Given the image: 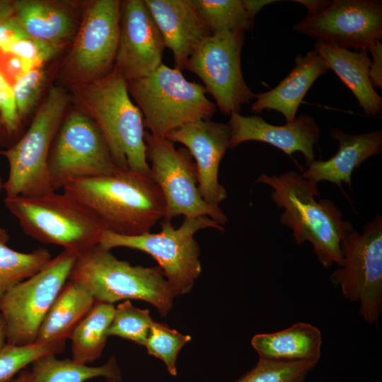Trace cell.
Segmentation results:
<instances>
[{
    "label": "cell",
    "mask_w": 382,
    "mask_h": 382,
    "mask_svg": "<svg viewBox=\"0 0 382 382\" xmlns=\"http://www.w3.org/2000/svg\"><path fill=\"white\" fill-rule=\"evenodd\" d=\"M62 190L88 208L106 230L120 235L149 232L165 216L163 195L151 174L129 168L74 179Z\"/></svg>",
    "instance_id": "obj_1"
},
{
    "label": "cell",
    "mask_w": 382,
    "mask_h": 382,
    "mask_svg": "<svg viewBox=\"0 0 382 382\" xmlns=\"http://www.w3.org/2000/svg\"><path fill=\"white\" fill-rule=\"evenodd\" d=\"M256 182L271 187V199L284 209L279 222L291 230L297 244L309 242L325 268L342 265V243L354 229L332 200L316 199L320 196L318 183L294 170L279 175L262 173Z\"/></svg>",
    "instance_id": "obj_2"
},
{
    "label": "cell",
    "mask_w": 382,
    "mask_h": 382,
    "mask_svg": "<svg viewBox=\"0 0 382 382\" xmlns=\"http://www.w3.org/2000/svg\"><path fill=\"white\" fill-rule=\"evenodd\" d=\"M72 91L79 110L100 129L117 166L151 174L143 115L131 100L127 81L117 69L114 66L104 76Z\"/></svg>",
    "instance_id": "obj_3"
},
{
    "label": "cell",
    "mask_w": 382,
    "mask_h": 382,
    "mask_svg": "<svg viewBox=\"0 0 382 382\" xmlns=\"http://www.w3.org/2000/svg\"><path fill=\"white\" fill-rule=\"evenodd\" d=\"M4 202L26 235L77 257L98 245L106 230L88 208L64 192L5 197Z\"/></svg>",
    "instance_id": "obj_4"
},
{
    "label": "cell",
    "mask_w": 382,
    "mask_h": 382,
    "mask_svg": "<svg viewBox=\"0 0 382 382\" xmlns=\"http://www.w3.org/2000/svg\"><path fill=\"white\" fill-rule=\"evenodd\" d=\"M69 279L82 284L96 301L113 304L142 300L156 307L161 316L170 312L176 296L158 266L132 265L99 244L77 257Z\"/></svg>",
    "instance_id": "obj_5"
},
{
    "label": "cell",
    "mask_w": 382,
    "mask_h": 382,
    "mask_svg": "<svg viewBox=\"0 0 382 382\" xmlns=\"http://www.w3.org/2000/svg\"><path fill=\"white\" fill-rule=\"evenodd\" d=\"M127 86L144 117V127L158 137L165 138L186 124L210 119L216 112L204 86L187 81L181 71L164 64L146 77L127 81Z\"/></svg>",
    "instance_id": "obj_6"
},
{
    "label": "cell",
    "mask_w": 382,
    "mask_h": 382,
    "mask_svg": "<svg viewBox=\"0 0 382 382\" xmlns=\"http://www.w3.org/2000/svg\"><path fill=\"white\" fill-rule=\"evenodd\" d=\"M69 99L62 88L52 87L25 134L16 144L0 151L9 167L3 185L6 197H32L55 192L50 183L48 159Z\"/></svg>",
    "instance_id": "obj_7"
},
{
    "label": "cell",
    "mask_w": 382,
    "mask_h": 382,
    "mask_svg": "<svg viewBox=\"0 0 382 382\" xmlns=\"http://www.w3.org/2000/svg\"><path fill=\"white\" fill-rule=\"evenodd\" d=\"M224 228L205 216L185 217L181 226L174 228L163 220L160 232L124 236L105 230L99 245L104 249L124 247L150 255L158 263L175 296L188 294L201 272L199 246L195 234L202 229Z\"/></svg>",
    "instance_id": "obj_8"
},
{
    "label": "cell",
    "mask_w": 382,
    "mask_h": 382,
    "mask_svg": "<svg viewBox=\"0 0 382 382\" xmlns=\"http://www.w3.org/2000/svg\"><path fill=\"white\" fill-rule=\"evenodd\" d=\"M77 257L74 253L63 250L40 271L0 297V314L6 323V343H35L41 323L69 279Z\"/></svg>",
    "instance_id": "obj_9"
},
{
    "label": "cell",
    "mask_w": 382,
    "mask_h": 382,
    "mask_svg": "<svg viewBox=\"0 0 382 382\" xmlns=\"http://www.w3.org/2000/svg\"><path fill=\"white\" fill-rule=\"evenodd\" d=\"M343 263L331 274L344 298L359 303L361 317L378 323L382 312V216L377 214L362 233L353 230L342 243Z\"/></svg>",
    "instance_id": "obj_10"
},
{
    "label": "cell",
    "mask_w": 382,
    "mask_h": 382,
    "mask_svg": "<svg viewBox=\"0 0 382 382\" xmlns=\"http://www.w3.org/2000/svg\"><path fill=\"white\" fill-rule=\"evenodd\" d=\"M146 156L151 176L159 187L165 202L163 220L179 215L185 217L208 216L224 226L228 218L220 207L202 198L197 183L195 163L186 148L175 149L166 138L148 131L144 133Z\"/></svg>",
    "instance_id": "obj_11"
},
{
    "label": "cell",
    "mask_w": 382,
    "mask_h": 382,
    "mask_svg": "<svg viewBox=\"0 0 382 382\" xmlns=\"http://www.w3.org/2000/svg\"><path fill=\"white\" fill-rule=\"evenodd\" d=\"M54 191L69 181L110 175L119 169L96 123L80 110L64 117L48 159Z\"/></svg>",
    "instance_id": "obj_12"
},
{
    "label": "cell",
    "mask_w": 382,
    "mask_h": 382,
    "mask_svg": "<svg viewBox=\"0 0 382 382\" xmlns=\"http://www.w3.org/2000/svg\"><path fill=\"white\" fill-rule=\"evenodd\" d=\"M243 41V30L215 33L199 44L185 65L200 78L207 92L227 116L239 113L243 105L255 98L241 70Z\"/></svg>",
    "instance_id": "obj_13"
},
{
    "label": "cell",
    "mask_w": 382,
    "mask_h": 382,
    "mask_svg": "<svg viewBox=\"0 0 382 382\" xmlns=\"http://www.w3.org/2000/svg\"><path fill=\"white\" fill-rule=\"evenodd\" d=\"M121 1L95 0L84 10L64 72L72 88L100 79L114 67Z\"/></svg>",
    "instance_id": "obj_14"
},
{
    "label": "cell",
    "mask_w": 382,
    "mask_h": 382,
    "mask_svg": "<svg viewBox=\"0 0 382 382\" xmlns=\"http://www.w3.org/2000/svg\"><path fill=\"white\" fill-rule=\"evenodd\" d=\"M294 31L317 41L367 49L382 38V3L376 0H335L318 13L293 25Z\"/></svg>",
    "instance_id": "obj_15"
},
{
    "label": "cell",
    "mask_w": 382,
    "mask_h": 382,
    "mask_svg": "<svg viewBox=\"0 0 382 382\" xmlns=\"http://www.w3.org/2000/svg\"><path fill=\"white\" fill-rule=\"evenodd\" d=\"M162 35L144 0L121 1L120 34L114 66L126 81L153 73L162 63Z\"/></svg>",
    "instance_id": "obj_16"
},
{
    "label": "cell",
    "mask_w": 382,
    "mask_h": 382,
    "mask_svg": "<svg viewBox=\"0 0 382 382\" xmlns=\"http://www.w3.org/2000/svg\"><path fill=\"white\" fill-rule=\"evenodd\" d=\"M231 137L228 124L200 120L186 124L168 133L165 138L183 144L195 160L199 192L209 204L219 207L227 197L219 182V168Z\"/></svg>",
    "instance_id": "obj_17"
},
{
    "label": "cell",
    "mask_w": 382,
    "mask_h": 382,
    "mask_svg": "<svg viewBox=\"0 0 382 382\" xmlns=\"http://www.w3.org/2000/svg\"><path fill=\"white\" fill-rule=\"evenodd\" d=\"M228 125L229 149L245 141H257L272 145L290 156L294 152H301L306 166L315 160L313 147L319 139L320 128L311 115H302L284 125H274L259 116L234 112L230 115Z\"/></svg>",
    "instance_id": "obj_18"
},
{
    "label": "cell",
    "mask_w": 382,
    "mask_h": 382,
    "mask_svg": "<svg viewBox=\"0 0 382 382\" xmlns=\"http://www.w3.org/2000/svg\"><path fill=\"white\" fill-rule=\"evenodd\" d=\"M182 71L199 44L212 35L190 0H144Z\"/></svg>",
    "instance_id": "obj_19"
},
{
    "label": "cell",
    "mask_w": 382,
    "mask_h": 382,
    "mask_svg": "<svg viewBox=\"0 0 382 382\" xmlns=\"http://www.w3.org/2000/svg\"><path fill=\"white\" fill-rule=\"evenodd\" d=\"M330 135L339 144L336 154L326 161H313L301 175L316 183L328 181L340 188L344 182L352 189L354 170L365 160L381 152L382 131L351 134L332 129Z\"/></svg>",
    "instance_id": "obj_20"
},
{
    "label": "cell",
    "mask_w": 382,
    "mask_h": 382,
    "mask_svg": "<svg viewBox=\"0 0 382 382\" xmlns=\"http://www.w3.org/2000/svg\"><path fill=\"white\" fill-rule=\"evenodd\" d=\"M328 70L324 60L315 51L298 54L290 73L274 88L255 94L251 112L274 110L282 114L286 123L296 118L298 108L316 80Z\"/></svg>",
    "instance_id": "obj_21"
},
{
    "label": "cell",
    "mask_w": 382,
    "mask_h": 382,
    "mask_svg": "<svg viewBox=\"0 0 382 382\" xmlns=\"http://www.w3.org/2000/svg\"><path fill=\"white\" fill-rule=\"evenodd\" d=\"M314 50L352 91L359 106L369 116L381 115L382 98L375 91L369 77L371 61L367 50L353 52L334 44L317 41Z\"/></svg>",
    "instance_id": "obj_22"
},
{
    "label": "cell",
    "mask_w": 382,
    "mask_h": 382,
    "mask_svg": "<svg viewBox=\"0 0 382 382\" xmlns=\"http://www.w3.org/2000/svg\"><path fill=\"white\" fill-rule=\"evenodd\" d=\"M13 15L28 35L64 47L73 41L78 28L71 10L65 4L44 0L13 1Z\"/></svg>",
    "instance_id": "obj_23"
},
{
    "label": "cell",
    "mask_w": 382,
    "mask_h": 382,
    "mask_svg": "<svg viewBox=\"0 0 382 382\" xmlns=\"http://www.w3.org/2000/svg\"><path fill=\"white\" fill-rule=\"evenodd\" d=\"M322 343L320 330L302 322L278 332L255 335L251 340L259 358L316 364L320 358Z\"/></svg>",
    "instance_id": "obj_24"
},
{
    "label": "cell",
    "mask_w": 382,
    "mask_h": 382,
    "mask_svg": "<svg viewBox=\"0 0 382 382\" xmlns=\"http://www.w3.org/2000/svg\"><path fill=\"white\" fill-rule=\"evenodd\" d=\"M95 302L91 294L82 284L69 279L42 320L35 343L65 346L76 326L91 310Z\"/></svg>",
    "instance_id": "obj_25"
},
{
    "label": "cell",
    "mask_w": 382,
    "mask_h": 382,
    "mask_svg": "<svg viewBox=\"0 0 382 382\" xmlns=\"http://www.w3.org/2000/svg\"><path fill=\"white\" fill-rule=\"evenodd\" d=\"M56 354H47L35 359L30 371L34 382H85L103 377L108 382H120L121 370L115 357L98 366L81 364L72 359H59Z\"/></svg>",
    "instance_id": "obj_26"
},
{
    "label": "cell",
    "mask_w": 382,
    "mask_h": 382,
    "mask_svg": "<svg viewBox=\"0 0 382 382\" xmlns=\"http://www.w3.org/2000/svg\"><path fill=\"white\" fill-rule=\"evenodd\" d=\"M115 306L96 301L88 313L76 326L70 340L72 360L88 364L100 357L105 347L108 329L112 320Z\"/></svg>",
    "instance_id": "obj_27"
},
{
    "label": "cell",
    "mask_w": 382,
    "mask_h": 382,
    "mask_svg": "<svg viewBox=\"0 0 382 382\" xmlns=\"http://www.w3.org/2000/svg\"><path fill=\"white\" fill-rule=\"evenodd\" d=\"M9 235L0 228V297L18 283L40 271L51 259L50 251L37 248L23 253L8 245Z\"/></svg>",
    "instance_id": "obj_28"
},
{
    "label": "cell",
    "mask_w": 382,
    "mask_h": 382,
    "mask_svg": "<svg viewBox=\"0 0 382 382\" xmlns=\"http://www.w3.org/2000/svg\"><path fill=\"white\" fill-rule=\"evenodd\" d=\"M210 32L248 30L253 21L243 0H190Z\"/></svg>",
    "instance_id": "obj_29"
},
{
    "label": "cell",
    "mask_w": 382,
    "mask_h": 382,
    "mask_svg": "<svg viewBox=\"0 0 382 382\" xmlns=\"http://www.w3.org/2000/svg\"><path fill=\"white\" fill-rule=\"evenodd\" d=\"M154 322L149 309L136 308L130 300H125L115 308L107 335L108 337L118 336L144 346Z\"/></svg>",
    "instance_id": "obj_30"
},
{
    "label": "cell",
    "mask_w": 382,
    "mask_h": 382,
    "mask_svg": "<svg viewBox=\"0 0 382 382\" xmlns=\"http://www.w3.org/2000/svg\"><path fill=\"white\" fill-rule=\"evenodd\" d=\"M316 364L282 362L259 358L250 371L235 382H303Z\"/></svg>",
    "instance_id": "obj_31"
},
{
    "label": "cell",
    "mask_w": 382,
    "mask_h": 382,
    "mask_svg": "<svg viewBox=\"0 0 382 382\" xmlns=\"http://www.w3.org/2000/svg\"><path fill=\"white\" fill-rule=\"evenodd\" d=\"M191 340L188 335H183L167 325L154 321L150 328L144 347L148 353L161 359L168 373L176 376V360L181 348Z\"/></svg>",
    "instance_id": "obj_32"
},
{
    "label": "cell",
    "mask_w": 382,
    "mask_h": 382,
    "mask_svg": "<svg viewBox=\"0 0 382 382\" xmlns=\"http://www.w3.org/2000/svg\"><path fill=\"white\" fill-rule=\"evenodd\" d=\"M65 346L33 343L14 345L6 343L0 350V382H7L37 358L47 354H57Z\"/></svg>",
    "instance_id": "obj_33"
},
{
    "label": "cell",
    "mask_w": 382,
    "mask_h": 382,
    "mask_svg": "<svg viewBox=\"0 0 382 382\" xmlns=\"http://www.w3.org/2000/svg\"><path fill=\"white\" fill-rule=\"evenodd\" d=\"M46 80L43 65L35 66L15 79L12 91L19 118H24L39 100Z\"/></svg>",
    "instance_id": "obj_34"
},
{
    "label": "cell",
    "mask_w": 382,
    "mask_h": 382,
    "mask_svg": "<svg viewBox=\"0 0 382 382\" xmlns=\"http://www.w3.org/2000/svg\"><path fill=\"white\" fill-rule=\"evenodd\" d=\"M63 47L29 37L10 45L3 52L10 53L28 63L32 67H35L52 59Z\"/></svg>",
    "instance_id": "obj_35"
},
{
    "label": "cell",
    "mask_w": 382,
    "mask_h": 382,
    "mask_svg": "<svg viewBox=\"0 0 382 382\" xmlns=\"http://www.w3.org/2000/svg\"><path fill=\"white\" fill-rule=\"evenodd\" d=\"M0 114L1 121L9 133L16 132L19 126L18 115L12 87L6 81L0 83Z\"/></svg>",
    "instance_id": "obj_36"
},
{
    "label": "cell",
    "mask_w": 382,
    "mask_h": 382,
    "mask_svg": "<svg viewBox=\"0 0 382 382\" xmlns=\"http://www.w3.org/2000/svg\"><path fill=\"white\" fill-rule=\"evenodd\" d=\"M29 37L14 15L0 23V49L2 51L10 45Z\"/></svg>",
    "instance_id": "obj_37"
},
{
    "label": "cell",
    "mask_w": 382,
    "mask_h": 382,
    "mask_svg": "<svg viewBox=\"0 0 382 382\" xmlns=\"http://www.w3.org/2000/svg\"><path fill=\"white\" fill-rule=\"evenodd\" d=\"M373 57L369 69V77L374 87L382 88V44L377 40L367 47Z\"/></svg>",
    "instance_id": "obj_38"
},
{
    "label": "cell",
    "mask_w": 382,
    "mask_h": 382,
    "mask_svg": "<svg viewBox=\"0 0 382 382\" xmlns=\"http://www.w3.org/2000/svg\"><path fill=\"white\" fill-rule=\"evenodd\" d=\"M277 1L273 0H243L244 7L250 18L253 21L255 16L264 6L270 4Z\"/></svg>",
    "instance_id": "obj_39"
},
{
    "label": "cell",
    "mask_w": 382,
    "mask_h": 382,
    "mask_svg": "<svg viewBox=\"0 0 382 382\" xmlns=\"http://www.w3.org/2000/svg\"><path fill=\"white\" fill-rule=\"evenodd\" d=\"M294 1L298 2L306 7L308 11L307 16L318 13L325 8L330 3V1L324 0H296Z\"/></svg>",
    "instance_id": "obj_40"
},
{
    "label": "cell",
    "mask_w": 382,
    "mask_h": 382,
    "mask_svg": "<svg viewBox=\"0 0 382 382\" xmlns=\"http://www.w3.org/2000/svg\"><path fill=\"white\" fill-rule=\"evenodd\" d=\"M13 15V1L0 0V23Z\"/></svg>",
    "instance_id": "obj_41"
},
{
    "label": "cell",
    "mask_w": 382,
    "mask_h": 382,
    "mask_svg": "<svg viewBox=\"0 0 382 382\" xmlns=\"http://www.w3.org/2000/svg\"><path fill=\"white\" fill-rule=\"evenodd\" d=\"M7 382H34L30 370H22L19 375Z\"/></svg>",
    "instance_id": "obj_42"
},
{
    "label": "cell",
    "mask_w": 382,
    "mask_h": 382,
    "mask_svg": "<svg viewBox=\"0 0 382 382\" xmlns=\"http://www.w3.org/2000/svg\"><path fill=\"white\" fill-rule=\"evenodd\" d=\"M6 343V328L4 317L0 314V350Z\"/></svg>",
    "instance_id": "obj_43"
},
{
    "label": "cell",
    "mask_w": 382,
    "mask_h": 382,
    "mask_svg": "<svg viewBox=\"0 0 382 382\" xmlns=\"http://www.w3.org/2000/svg\"><path fill=\"white\" fill-rule=\"evenodd\" d=\"M5 81H6V79H4V77L3 76V75L0 72V83Z\"/></svg>",
    "instance_id": "obj_44"
},
{
    "label": "cell",
    "mask_w": 382,
    "mask_h": 382,
    "mask_svg": "<svg viewBox=\"0 0 382 382\" xmlns=\"http://www.w3.org/2000/svg\"><path fill=\"white\" fill-rule=\"evenodd\" d=\"M3 185H4V183L0 178V192L3 190Z\"/></svg>",
    "instance_id": "obj_45"
}]
</instances>
